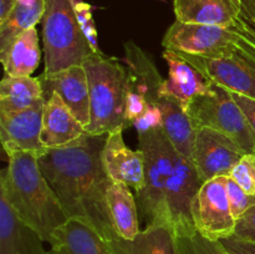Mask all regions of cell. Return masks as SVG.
<instances>
[{
    "label": "cell",
    "mask_w": 255,
    "mask_h": 254,
    "mask_svg": "<svg viewBox=\"0 0 255 254\" xmlns=\"http://www.w3.org/2000/svg\"><path fill=\"white\" fill-rule=\"evenodd\" d=\"M105 141L106 137L86 133L67 146L47 149L39 166L67 219L86 222L110 242L119 234L107 204L112 181L102 163Z\"/></svg>",
    "instance_id": "1"
},
{
    "label": "cell",
    "mask_w": 255,
    "mask_h": 254,
    "mask_svg": "<svg viewBox=\"0 0 255 254\" xmlns=\"http://www.w3.org/2000/svg\"><path fill=\"white\" fill-rule=\"evenodd\" d=\"M0 192L15 213L50 244L52 233L67 217L31 152L7 153V167L0 173Z\"/></svg>",
    "instance_id": "2"
},
{
    "label": "cell",
    "mask_w": 255,
    "mask_h": 254,
    "mask_svg": "<svg viewBox=\"0 0 255 254\" xmlns=\"http://www.w3.org/2000/svg\"><path fill=\"white\" fill-rule=\"evenodd\" d=\"M90 89L91 122L87 133L105 136L124 129L127 69L115 56L92 54L84 61Z\"/></svg>",
    "instance_id": "3"
},
{
    "label": "cell",
    "mask_w": 255,
    "mask_h": 254,
    "mask_svg": "<svg viewBox=\"0 0 255 254\" xmlns=\"http://www.w3.org/2000/svg\"><path fill=\"white\" fill-rule=\"evenodd\" d=\"M44 74L82 65L94 54L75 12V0H46L42 16Z\"/></svg>",
    "instance_id": "4"
},
{
    "label": "cell",
    "mask_w": 255,
    "mask_h": 254,
    "mask_svg": "<svg viewBox=\"0 0 255 254\" xmlns=\"http://www.w3.org/2000/svg\"><path fill=\"white\" fill-rule=\"evenodd\" d=\"M138 147L144 157V187L136 193L142 221L146 226L152 222L171 223L164 193L173 169L176 149L163 127L138 133Z\"/></svg>",
    "instance_id": "5"
},
{
    "label": "cell",
    "mask_w": 255,
    "mask_h": 254,
    "mask_svg": "<svg viewBox=\"0 0 255 254\" xmlns=\"http://www.w3.org/2000/svg\"><path fill=\"white\" fill-rule=\"evenodd\" d=\"M209 82L208 90L191 101L186 114L194 128H212L233 138L246 153H255V133L226 87Z\"/></svg>",
    "instance_id": "6"
},
{
    "label": "cell",
    "mask_w": 255,
    "mask_h": 254,
    "mask_svg": "<svg viewBox=\"0 0 255 254\" xmlns=\"http://www.w3.org/2000/svg\"><path fill=\"white\" fill-rule=\"evenodd\" d=\"M124 61L127 67L126 91L143 97L149 105L158 107L163 115V126H172L186 117V111L171 97L161 94L164 79L153 59L133 41L125 44Z\"/></svg>",
    "instance_id": "7"
},
{
    "label": "cell",
    "mask_w": 255,
    "mask_h": 254,
    "mask_svg": "<svg viewBox=\"0 0 255 254\" xmlns=\"http://www.w3.org/2000/svg\"><path fill=\"white\" fill-rule=\"evenodd\" d=\"M238 40L239 32L234 26L183 24L176 20L164 34L162 46L169 51L224 59L234 56Z\"/></svg>",
    "instance_id": "8"
},
{
    "label": "cell",
    "mask_w": 255,
    "mask_h": 254,
    "mask_svg": "<svg viewBox=\"0 0 255 254\" xmlns=\"http://www.w3.org/2000/svg\"><path fill=\"white\" fill-rule=\"evenodd\" d=\"M192 218L197 232L211 241L229 238L236 231L226 191V176L204 182L192 203Z\"/></svg>",
    "instance_id": "9"
},
{
    "label": "cell",
    "mask_w": 255,
    "mask_h": 254,
    "mask_svg": "<svg viewBox=\"0 0 255 254\" xmlns=\"http://www.w3.org/2000/svg\"><path fill=\"white\" fill-rule=\"evenodd\" d=\"M203 183L193 162L174 152L173 169L167 182L164 202L177 237L197 232L192 218V203Z\"/></svg>",
    "instance_id": "10"
},
{
    "label": "cell",
    "mask_w": 255,
    "mask_h": 254,
    "mask_svg": "<svg viewBox=\"0 0 255 254\" xmlns=\"http://www.w3.org/2000/svg\"><path fill=\"white\" fill-rule=\"evenodd\" d=\"M244 154L246 151L227 134L212 128L196 129L193 163L203 182L228 176Z\"/></svg>",
    "instance_id": "11"
},
{
    "label": "cell",
    "mask_w": 255,
    "mask_h": 254,
    "mask_svg": "<svg viewBox=\"0 0 255 254\" xmlns=\"http://www.w3.org/2000/svg\"><path fill=\"white\" fill-rule=\"evenodd\" d=\"M176 54L198 70L206 77L207 81L216 82L229 91L255 99V66L244 59L238 50L234 56L224 59H208L184 52Z\"/></svg>",
    "instance_id": "12"
},
{
    "label": "cell",
    "mask_w": 255,
    "mask_h": 254,
    "mask_svg": "<svg viewBox=\"0 0 255 254\" xmlns=\"http://www.w3.org/2000/svg\"><path fill=\"white\" fill-rule=\"evenodd\" d=\"M44 105L21 111H0V139L2 148L11 152H31L41 157L47 152L41 141Z\"/></svg>",
    "instance_id": "13"
},
{
    "label": "cell",
    "mask_w": 255,
    "mask_h": 254,
    "mask_svg": "<svg viewBox=\"0 0 255 254\" xmlns=\"http://www.w3.org/2000/svg\"><path fill=\"white\" fill-rule=\"evenodd\" d=\"M39 77L44 87L45 100L51 92L59 94L70 111L87 129L91 122V102L89 80L84 65H75L51 75L42 72Z\"/></svg>",
    "instance_id": "14"
},
{
    "label": "cell",
    "mask_w": 255,
    "mask_h": 254,
    "mask_svg": "<svg viewBox=\"0 0 255 254\" xmlns=\"http://www.w3.org/2000/svg\"><path fill=\"white\" fill-rule=\"evenodd\" d=\"M124 129L107 133L102 148V163L112 182H122L138 193L144 187V157L141 149H131L122 137Z\"/></svg>",
    "instance_id": "15"
},
{
    "label": "cell",
    "mask_w": 255,
    "mask_h": 254,
    "mask_svg": "<svg viewBox=\"0 0 255 254\" xmlns=\"http://www.w3.org/2000/svg\"><path fill=\"white\" fill-rule=\"evenodd\" d=\"M87 131L56 92L46 99L42 114L41 141L46 149L60 148L81 138Z\"/></svg>",
    "instance_id": "16"
},
{
    "label": "cell",
    "mask_w": 255,
    "mask_h": 254,
    "mask_svg": "<svg viewBox=\"0 0 255 254\" xmlns=\"http://www.w3.org/2000/svg\"><path fill=\"white\" fill-rule=\"evenodd\" d=\"M0 254H49L44 239L22 221L0 192Z\"/></svg>",
    "instance_id": "17"
},
{
    "label": "cell",
    "mask_w": 255,
    "mask_h": 254,
    "mask_svg": "<svg viewBox=\"0 0 255 254\" xmlns=\"http://www.w3.org/2000/svg\"><path fill=\"white\" fill-rule=\"evenodd\" d=\"M49 254H114L109 241L92 226L69 218L52 233Z\"/></svg>",
    "instance_id": "18"
},
{
    "label": "cell",
    "mask_w": 255,
    "mask_h": 254,
    "mask_svg": "<svg viewBox=\"0 0 255 254\" xmlns=\"http://www.w3.org/2000/svg\"><path fill=\"white\" fill-rule=\"evenodd\" d=\"M162 56L168 65V79L163 81L161 94L173 99L186 111L197 95L208 90L209 82L198 70L176 52L164 50Z\"/></svg>",
    "instance_id": "19"
},
{
    "label": "cell",
    "mask_w": 255,
    "mask_h": 254,
    "mask_svg": "<svg viewBox=\"0 0 255 254\" xmlns=\"http://www.w3.org/2000/svg\"><path fill=\"white\" fill-rule=\"evenodd\" d=\"M173 10L183 24L231 27L242 16L239 0H173Z\"/></svg>",
    "instance_id": "20"
},
{
    "label": "cell",
    "mask_w": 255,
    "mask_h": 254,
    "mask_svg": "<svg viewBox=\"0 0 255 254\" xmlns=\"http://www.w3.org/2000/svg\"><path fill=\"white\" fill-rule=\"evenodd\" d=\"M109 243L114 254H182L169 222H152L133 239L117 236Z\"/></svg>",
    "instance_id": "21"
},
{
    "label": "cell",
    "mask_w": 255,
    "mask_h": 254,
    "mask_svg": "<svg viewBox=\"0 0 255 254\" xmlns=\"http://www.w3.org/2000/svg\"><path fill=\"white\" fill-rule=\"evenodd\" d=\"M45 102L40 77L4 75L0 82V111H21Z\"/></svg>",
    "instance_id": "22"
},
{
    "label": "cell",
    "mask_w": 255,
    "mask_h": 254,
    "mask_svg": "<svg viewBox=\"0 0 255 254\" xmlns=\"http://www.w3.org/2000/svg\"><path fill=\"white\" fill-rule=\"evenodd\" d=\"M107 204L116 233L124 239H133L141 229L138 206L128 186L122 182H111L107 191Z\"/></svg>",
    "instance_id": "23"
},
{
    "label": "cell",
    "mask_w": 255,
    "mask_h": 254,
    "mask_svg": "<svg viewBox=\"0 0 255 254\" xmlns=\"http://www.w3.org/2000/svg\"><path fill=\"white\" fill-rule=\"evenodd\" d=\"M41 59L39 34L36 27L26 30L14 40L9 49L0 55L5 75L9 76H31Z\"/></svg>",
    "instance_id": "24"
},
{
    "label": "cell",
    "mask_w": 255,
    "mask_h": 254,
    "mask_svg": "<svg viewBox=\"0 0 255 254\" xmlns=\"http://www.w3.org/2000/svg\"><path fill=\"white\" fill-rule=\"evenodd\" d=\"M46 0H17L9 16L0 22V55L22 32L36 26L42 20Z\"/></svg>",
    "instance_id": "25"
},
{
    "label": "cell",
    "mask_w": 255,
    "mask_h": 254,
    "mask_svg": "<svg viewBox=\"0 0 255 254\" xmlns=\"http://www.w3.org/2000/svg\"><path fill=\"white\" fill-rule=\"evenodd\" d=\"M182 254H228L221 242L211 241L196 232L191 236L177 237Z\"/></svg>",
    "instance_id": "26"
},
{
    "label": "cell",
    "mask_w": 255,
    "mask_h": 254,
    "mask_svg": "<svg viewBox=\"0 0 255 254\" xmlns=\"http://www.w3.org/2000/svg\"><path fill=\"white\" fill-rule=\"evenodd\" d=\"M92 10H94V6L90 5L89 2H85L82 0H75V12H76L77 21H79L80 27H81L86 40L89 41L92 51H94V54H104L100 49Z\"/></svg>",
    "instance_id": "27"
},
{
    "label": "cell",
    "mask_w": 255,
    "mask_h": 254,
    "mask_svg": "<svg viewBox=\"0 0 255 254\" xmlns=\"http://www.w3.org/2000/svg\"><path fill=\"white\" fill-rule=\"evenodd\" d=\"M229 178L238 183L251 196H255V153L244 154L243 158L232 168Z\"/></svg>",
    "instance_id": "28"
},
{
    "label": "cell",
    "mask_w": 255,
    "mask_h": 254,
    "mask_svg": "<svg viewBox=\"0 0 255 254\" xmlns=\"http://www.w3.org/2000/svg\"><path fill=\"white\" fill-rule=\"evenodd\" d=\"M226 191L231 211L236 221L241 218L248 209H251L255 204V196H251V194L247 193L238 183H236L228 176H226Z\"/></svg>",
    "instance_id": "29"
},
{
    "label": "cell",
    "mask_w": 255,
    "mask_h": 254,
    "mask_svg": "<svg viewBox=\"0 0 255 254\" xmlns=\"http://www.w3.org/2000/svg\"><path fill=\"white\" fill-rule=\"evenodd\" d=\"M132 127L136 128L137 133H144V132L152 131V129L161 128V127H163V115H162V111L158 107L154 106V105H151L142 116L134 120Z\"/></svg>",
    "instance_id": "30"
},
{
    "label": "cell",
    "mask_w": 255,
    "mask_h": 254,
    "mask_svg": "<svg viewBox=\"0 0 255 254\" xmlns=\"http://www.w3.org/2000/svg\"><path fill=\"white\" fill-rule=\"evenodd\" d=\"M233 237L255 243V204L241 218L237 219Z\"/></svg>",
    "instance_id": "31"
},
{
    "label": "cell",
    "mask_w": 255,
    "mask_h": 254,
    "mask_svg": "<svg viewBox=\"0 0 255 254\" xmlns=\"http://www.w3.org/2000/svg\"><path fill=\"white\" fill-rule=\"evenodd\" d=\"M221 244L228 254H255V243L254 242L243 241L236 237L221 239Z\"/></svg>",
    "instance_id": "32"
},
{
    "label": "cell",
    "mask_w": 255,
    "mask_h": 254,
    "mask_svg": "<svg viewBox=\"0 0 255 254\" xmlns=\"http://www.w3.org/2000/svg\"><path fill=\"white\" fill-rule=\"evenodd\" d=\"M233 96L234 101L238 104V106L241 107V110L243 111L244 116L248 120L249 125L253 128L255 133V99H252V97L244 96V95L237 94V92L229 91Z\"/></svg>",
    "instance_id": "33"
},
{
    "label": "cell",
    "mask_w": 255,
    "mask_h": 254,
    "mask_svg": "<svg viewBox=\"0 0 255 254\" xmlns=\"http://www.w3.org/2000/svg\"><path fill=\"white\" fill-rule=\"evenodd\" d=\"M242 5V15L255 21V0H239Z\"/></svg>",
    "instance_id": "34"
},
{
    "label": "cell",
    "mask_w": 255,
    "mask_h": 254,
    "mask_svg": "<svg viewBox=\"0 0 255 254\" xmlns=\"http://www.w3.org/2000/svg\"><path fill=\"white\" fill-rule=\"evenodd\" d=\"M16 1L17 0H0V22L4 21L9 16Z\"/></svg>",
    "instance_id": "35"
},
{
    "label": "cell",
    "mask_w": 255,
    "mask_h": 254,
    "mask_svg": "<svg viewBox=\"0 0 255 254\" xmlns=\"http://www.w3.org/2000/svg\"><path fill=\"white\" fill-rule=\"evenodd\" d=\"M242 17H243V20H244V22H246V24H247V26H248L249 29H251L252 31H253L254 34H255V21H252V20L247 19V17L243 16V15H242Z\"/></svg>",
    "instance_id": "36"
},
{
    "label": "cell",
    "mask_w": 255,
    "mask_h": 254,
    "mask_svg": "<svg viewBox=\"0 0 255 254\" xmlns=\"http://www.w3.org/2000/svg\"><path fill=\"white\" fill-rule=\"evenodd\" d=\"M158 1H162V2H166V0H158Z\"/></svg>",
    "instance_id": "37"
}]
</instances>
